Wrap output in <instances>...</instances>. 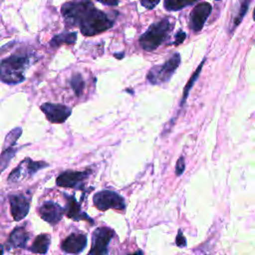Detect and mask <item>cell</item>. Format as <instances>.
<instances>
[{
  "mask_svg": "<svg viewBox=\"0 0 255 255\" xmlns=\"http://www.w3.org/2000/svg\"><path fill=\"white\" fill-rule=\"evenodd\" d=\"M85 4L78 20V26L84 36H94L113 27L114 20L109 14L97 9L91 1Z\"/></svg>",
  "mask_w": 255,
  "mask_h": 255,
  "instance_id": "6da1fadb",
  "label": "cell"
},
{
  "mask_svg": "<svg viewBox=\"0 0 255 255\" xmlns=\"http://www.w3.org/2000/svg\"><path fill=\"white\" fill-rule=\"evenodd\" d=\"M37 60L32 53L13 54L1 61V81L8 85H17L25 80V71Z\"/></svg>",
  "mask_w": 255,
  "mask_h": 255,
  "instance_id": "7a4b0ae2",
  "label": "cell"
},
{
  "mask_svg": "<svg viewBox=\"0 0 255 255\" xmlns=\"http://www.w3.org/2000/svg\"><path fill=\"white\" fill-rule=\"evenodd\" d=\"M172 28L173 24L168 18H163L151 24L138 39L140 47L147 52L154 51L168 39Z\"/></svg>",
  "mask_w": 255,
  "mask_h": 255,
  "instance_id": "3957f363",
  "label": "cell"
},
{
  "mask_svg": "<svg viewBox=\"0 0 255 255\" xmlns=\"http://www.w3.org/2000/svg\"><path fill=\"white\" fill-rule=\"evenodd\" d=\"M180 64L179 53L173 54L162 65H155L151 67L146 75V79L151 85H163L167 83L175 73Z\"/></svg>",
  "mask_w": 255,
  "mask_h": 255,
  "instance_id": "277c9868",
  "label": "cell"
},
{
  "mask_svg": "<svg viewBox=\"0 0 255 255\" xmlns=\"http://www.w3.org/2000/svg\"><path fill=\"white\" fill-rule=\"evenodd\" d=\"M47 166H48V163L45 161H35L27 157L23 159L18 164V166L10 172L8 176V181L11 183L20 182L23 179H26L27 177L34 175L37 171Z\"/></svg>",
  "mask_w": 255,
  "mask_h": 255,
  "instance_id": "5b68a950",
  "label": "cell"
},
{
  "mask_svg": "<svg viewBox=\"0 0 255 255\" xmlns=\"http://www.w3.org/2000/svg\"><path fill=\"white\" fill-rule=\"evenodd\" d=\"M93 201L95 206L102 211L110 208L117 210H124L126 208L124 197L112 190H101L97 192L93 197Z\"/></svg>",
  "mask_w": 255,
  "mask_h": 255,
  "instance_id": "8992f818",
  "label": "cell"
},
{
  "mask_svg": "<svg viewBox=\"0 0 255 255\" xmlns=\"http://www.w3.org/2000/svg\"><path fill=\"white\" fill-rule=\"evenodd\" d=\"M115 232L109 227H98L92 235V247L88 255H108V246Z\"/></svg>",
  "mask_w": 255,
  "mask_h": 255,
  "instance_id": "52a82bcc",
  "label": "cell"
},
{
  "mask_svg": "<svg viewBox=\"0 0 255 255\" xmlns=\"http://www.w3.org/2000/svg\"><path fill=\"white\" fill-rule=\"evenodd\" d=\"M91 170L85 171H74L66 170L59 174L56 179V183L61 187H72V188H82L84 181L91 174Z\"/></svg>",
  "mask_w": 255,
  "mask_h": 255,
  "instance_id": "ba28073f",
  "label": "cell"
},
{
  "mask_svg": "<svg viewBox=\"0 0 255 255\" xmlns=\"http://www.w3.org/2000/svg\"><path fill=\"white\" fill-rule=\"evenodd\" d=\"M40 109L45 114L49 122L53 124H62L71 116L72 110L62 104L44 103Z\"/></svg>",
  "mask_w": 255,
  "mask_h": 255,
  "instance_id": "9c48e42d",
  "label": "cell"
},
{
  "mask_svg": "<svg viewBox=\"0 0 255 255\" xmlns=\"http://www.w3.org/2000/svg\"><path fill=\"white\" fill-rule=\"evenodd\" d=\"M211 10L212 7L208 2H200L193 7L189 17V27L193 32H199L203 28Z\"/></svg>",
  "mask_w": 255,
  "mask_h": 255,
  "instance_id": "30bf717a",
  "label": "cell"
},
{
  "mask_svg": "<svg viewBox=\"0 0 255 255\" xmlns=\"http://www.w3.org/2000/svg\"><path fill=\"white\" fill-rule=\"evenodd\" d=\"M38 212L43 220L52 225H55L62 219L65 209L54 201H46L41 206H39Z\"/></svg>",
  "mask_w": 255,
  "mask_h": 255,
  "instance_id": "8fae6325",
  "label": "cell"
},
{
  "mask_svg": "<svg viewBox=\"0 0 255 255\" xmlns=\"http://www.w3.org/2000/svg\"><path fill=\"white\" fill-rule=\"evenodd\" d=\"M10 211L14 220L20 221L26 217L30 209V201L24 194H12L9 197Z\"/></svg>",
  "mask_w": 255,
  "mask_h": 255,
  "instance_id": "7c38bea8",
  "label": "cell"
},
{
  "mask_svg": "<svg viewBox=\"0 0 255 255\" xmlns=\"http://www.w3.org/2000/svg\"><path fill=\"white\" fill-rule=\"evenodd\" d=\"M87 246V237L81 233H73L69 235L62 243L63 251L67 253L77 254L82 252Z\"/></svg>",
  "mask_w": 255,
  "mask_h": 255,
  "instance_id": "4fadbf2b",
  "label": "cell"
},
{
  "mask_svg": "<svg viewBox=\"0 0 255 255\" xmlns=\"http://www.w3.org/2000/svg\"><path fill=\"white\" fill-rule=\"evenodd\" d=\"M65 196L67 197V205L65 208V212L69 218H71L75 221L86 220V221H89L91 224L94 223L93 219L82 210L81 204L76 200L75 196H72V195H70V196L65 195Z\"/></svg>",
  "mask_w": 255,
  "mask_h": 255,
  "instance_id": "5bb4252c",
  "label": "cell"
},
{
  "mask_svg": "<svg viewBox=\"0 0 255 255\" xmlns=\"http://www.w3.org/2000/svg\"><path fill=\"white\" fill-rule=\"evenodd\" d=\"M28 240H29V233L27 232L24 226H19L13 229V231L10 233L8 244H9V247L24 248Z\"/></svg>",
  "mask_w": 255,
  "mask_h": 255,
  "instance_id": "9a60e30c",
  "label": "cell"
},
{
  "mask_svg": "<svg viewBox=\"0 0 255 255\" xmlns=\"http://www.w3.org/2000/svg\"><path fill=\"white\" fill-rule=\"evenodd\" d=\"M76 40H77L76 32H62L51 39L50 46L53 48H58L62 44L72 45V44H75Z\"/></svg>",
  "mask_w": 255,
  "mask_h": 255,
  "instance_id": "2e32d148",
  "label": "cell"
},
{
  "mask_svg": "<svg viewBox=\"0 0 255 255\" xmlns=\"http://www.w3.org/2000/svg\"><path fill=\"white\" fill-rule=\"evenodd\" d=\"M50 242H51V237L49 234H45V233L40 234L34 240L32 246L30 247V250L34 253L45 254L48 251Z\"/></svg>",
  "mask_w": 255,
  "mask_h": 255,
  "instance_id": "e0dca14e",
  "label": "cell"
},
{
  "mask_svg": "<svg viewBox=\"0 0 255 255\" xmlns=\"http://www.w3.org/2000/svg\"><path fill=\"white\" fill-rule=\"evenodd\" d=\"M204 61H205V60H202V62L200 63V65L198 66V68L196 69V71L193 73V75L191 76V78L189 79V81L187 82V84L185 85V88H184V90H183L182 100H181V102H180V107H182V106L184 105V103H185V101H186V99H187V97H188V93H189L190 89H191L192 86L194 85L196 79L198 78V76H199V74H200V72H201V69H202V67H203Z\"/></svg>",
  "mask_w": 255,
  "mask_h": 255,
  "instance_id": "ac0fdd59",
  "label": "cell"
},
{
  "mask_svg": "<svg viewBox=\"0 0 255 255\" xmlns=\"http://www.w3.org/2000/svg\"><path fill=\"white\" fill-rule=\"evenodd\" d=\"M195 1H174V0H165L163 6L167 11H178L184 7L191 6L195 4Z\"/></svg>",
  "mask_w": 255,
  "mask_h": 255,
  "instance_id": "d6986e66",
  "label": "cell"
},
{
  "mask_svg": "<svg viewBox=\"0 0 255 255\" xmlns=\"http://www.w3.org/2000/svg\"><path fill=\"white\" fill-rule=\"evenodd\" d=\"M70 85L78 97H80L83 94L85 89V82L80 74H75L74 76H72L70 80Z\"/></svg>",
  "mask_w": 255,
  "mask_h": 255,
  "instance_id": "ffe728a7",
  "label": "cell"
},
{
  "mask_svg": "<svg viewBox=\"0 0 255 255\" xmlns=\"http://www.w3.org/2000/svg\"><path fill=\"white\" fill-rule=\"evenodd\" d=\"M22 134V128H13L10 132L7 133L6 137H5V141H4V147L3 148H7V147H11L14 146L17 142V140L19 139L20 135Z\"/></svg>",
  "mask_w": 255,
  "mask_h": 255,
  "instance_id": "44dd1931",
  "label": "cell"
},
{
  "mask_svg": "<svg viewBox=\"0 0 255 255\" xmlns=\"http://www.w3.org/2000/svg\"><path fill=\"white\" fill-rule=\"evenodd\" d=\"M17 152V148H14V146L11 147H7V148H3L2 150V154H1V170L3 171L6 166L9 164L10 160L12 159V157L15 155V153Z\"/></svg>",
  "mask_w": 255,
  "mask_h": 255,
  "instance_id": "7402d4cb",
  "label": "cell"
},
{
  "mask_svg": "<svg viewBox=\"0 0 255 255\" xmlns=\"http://www.w3.org/2000/svg\"><path fill=\"white\" fill-rule=\"evenodd\" d=\"M248 5H249V1L241 2V6H240V8H239V12H238V14H236V16L234 17L233 22H232V30H233L235 27H237L238 24L241 22L242 18L244 17L245 13L247 12Z\"/></svg>",
  "mask_w": 255,
  "mask_h": 255,
  "instance_id": "603a6c76",
  "label": "cell"
},
{
  "mask_svg": "<svg viewBox=\"0 0 255 255\" xmlns=\"http://www.w3.org/2000/svg\"><path fill=\"white\" fill-rule=\"evenodd\" d=\"M185 169V162H184V157L183 156H180L178 159H177V162H176V165H175V173L177 176L181 175L183 173Z\"/></svg>",
  "mask_w": 255,
  "mask_h": 255,
  "instance_id": "cb8c5ba5",
  "label": "cell"
},
{
  "mask_svg": "<svg viewBox=\"0 0 255 255\" xmlns=\"http://www.w3.org/2000/svg\"><path fill=\"white\" fill-rule=\"evenodd\" d=\"M185 38H186L185 32L182 31V30H178V32L175 34V41H174L172 44L175 45V46H177V45L181 44V43L185 40Z\"/></svg>",
  "mask_w": 255,
  "mask_h": 255,
  "instance_id": "d4e9b609",
  "label": "cell"
},
{
  "mask_svg": "<svg viewBox=\"0 0 255 255\" xmlns=\"http://www.w3.org/2000/svg\"><path fill=\"white\" fill-rule=\"evenodd\" d=\"M175 243H176V245H177L178 247H184V246H186V240H185V238H184V236H183V234H182V232H181L180 229L178 230V234H177V236H176Z\"/></svg>",
  "mask_w": 255,
  "mask_h": 255,
  "instance_id": "484cf974",
  "label": "cell"
},
{
  "mask_svg": "<svg viewBox=\"0 0 255 255\" xmlns=\"http://www.w3.org/2000/svg\"><path fill=\"white\" fill-rule=\"evenodd\" d=\"M159 3V1H147V0H143V1H141L140 2V4L143 6V7H145L146 9H152V8H154L157 4Z\"/></svg>",
  "mask_w": 255,
  "mask_h": 255,
  "instance_id": "4316f807",
  "label": "cell"
},
{
  "mask_svg": "<svg viewBox=\"0 0 255 255\" xmlns=\"http://www.w3.org/2000/svg\"><path fill=\"white\" fill-rule=\"evenodd\" d=\"M101 4L103 5H108V6H115V5H118L119 4V1H110V2H107V1H99Z\"/></svg>",
  "mask_w": 255,
  "mask_h": 255,
  "instance_id": "83f0119b",
  "label": "cell"
},
{
  "mask_svg": "<svg viewBox=\"0 0 255 255\" xmlns=\"http://www.w3.org/2000/svg\"><path fill=\"white\" fill-rule=\"evenodd\" d=\"M129 255H142V252L140 250H137L133 254H129Z\"/></svg>",
  "mask_w": 255,
  "mask_h": 255,
  "instance_id": "f1b7e54d",
  "label": "cell"
},
{
  "mask_svg": "<svg viewBox=\"0 0 255 255\" xmlns=\"http://www.w3.org/2000/svg\"><path fill=\"white\" fill-rule=\"evenodd\" d=\"M253 19L255 20V8H254V11H253Z\"/></svg>",
  "mask_w": 255,
  "mask_h": 255,
  "instance_id": "f546056e",
  "label": "cell"
}]
</instances>
